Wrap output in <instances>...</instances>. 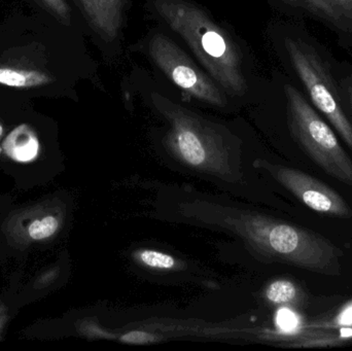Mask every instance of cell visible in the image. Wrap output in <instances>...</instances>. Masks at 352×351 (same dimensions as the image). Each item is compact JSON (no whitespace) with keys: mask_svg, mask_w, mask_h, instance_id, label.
<instances>
[{"mask_svg":"<svg viewBox=\"0 0 352 351\" xmlns=\"http://www.w3.org/2000/svg\"><path fill=\"white\" fill-rule=\"evenodd\" d=\"M345 92H346L347 99H349V103L352 109V76L346 80Z\"/></svg>","mask_w":352,"mask_h":351,"instance_id":"obj_18","label":"cell"},{"mask_svg":"<svg viewBox=\"0 0 352 351\" xmlns=\"http://www.w3.org/2000/svg\"><path fill=\"white\" fill-rule=\"evenodd\" d=\"M345 32L352 33V0H287Z\"/></svg>","mask_w":352,"mask_h":351,"instance_id":"obj_9","label":"cell"},{"mask_svg":"<svg viewBox=\"0 0 352 351\" xmlns=\"http://www.w3.org/2000/svg\"><path fill=\"white\" fill-rule=\"evenodd\" d=\"M265 297L271 304L287 308H303L307 303V295L302 286L287 278L273 280L267 286Z\"/></svg>","mask_w":352,"mask_h":351,"instance_id":"obj_10","label":"cell"},{"mask_svg":"<svg viewBox=\"0 0 352 351\" xmlns=\"http://www.w3.org/2000/svg\"><path fill=\"white\" fill-rule=\"evenodd\" d=\"M292 64L314 106L329 120L352 152V124L343 111L332 74L318 52L299 39H285Z\"/></svg>","mask_w":352,"mask_h":351,"instance_id":"obj_5","label":"cell"},{"mask_svg":"<svg viewBox=\"0 0 352 351\" xmlns=\"http://www.w3.org/2000/svg\"><path fill=\"white\" fill-rule=\"evenodd\" d=\"M95 32L105 41H115L121 32L126 0H76Z\"/></svg>","mask_w":352,"mask_h":351,"instance_id":"obj_8","label":"cell"},{"mask_svg":"<svg viewBox=\"0 0 352 351\" xmlns=\"http://www.w3.org/2000/svg\"><path fill=\"white\" fill-rule=\"evenodd\" d=\"M153 101L170 123L166 144L176 158L201 170L226 171L221 135L208 122L162 95H153Z\"/></svg>","mask_w":352,"mask_h":351,"instance_id":"obj_4","label":"cell"},{"mask_svg":"<svg viewBox=\"0 0 352 351\" xmlns=\"http://www.w3.org/2000/svg\"><path fill=\"white\" fill-rule=\"evenodd\" d=\"M153 61L167 78L184 92L214 106H225L221 91L207 74L195 65L190 58L163 33L153 35L148 43Z\"/></svg>","mask_w":352,"mask_h":351,"instance_id":"obj_6","label":"cell"},{"mask_svg":"<svg viewBox=\"0 0 352 351\" xmlns=\"http://www.w3.org/2000/svg\"><path fill=\"white\" fill-rule=\"evenodd\" d=\"M58 226H59V224H58L57 218H54V216H47L43 220H34L30 225L29 235H30L31 238L36 239V240L47 238L57 231Z\"/></svg>","mask_w":352,"mask_h":351,"instance_id":"obj_15","label":"cell"},{"mask_svg":"<svg viewBox=\"0 0 352 351\" xmlns=\"http://www.w3.org/2000/svg\"><path fill=\"white\" fill-rule=\"evenodd\" d=\"M285 94L289 130L294 139L327 174L352 189V160L332 128L295 87L285 84Z\"/></svg>","mask_w":352,"mask_h":351,"instance_id":"obj_3","label":"cell"},{"mask_svg":"<svg viewBox=\"0 0 352 351\" xmlns=\"http://www.w3.org/2000/svg\"><path fill=\"white\" fill-rule=\"evenodd\" d=\"M136 260L152 269L171 270L175 268L176 260L173 256L153 249H142L136 253Z\"/></svg>","mask_w":352,"mask_h":351,"instance_id":"obj_13","label":"cell"},{"mask_svg":"<svg viewBox=\"0 0 352 351\" xmlns=\"http://www.w3.org/2000/svg\"><path fill=\"white\" fill-rule=\"evenodd\" d=\"M157 12L194 52L215 82L232 96H243L248 84L239 49L231 37L188 0H153Z\"/></svg>","mask_w":352,"mask_h":351,"instance_id":"obj_2","label":"cell"},{"mask_svg":"<svg viewBox=\"0 0 352 351\" xmlns=\"http://www.w3.org/2000/svg\"><path fill=\"white\" fill-rule=\"evenodd\" d=\"M352 328V301L343 306V308L332 317L330 321H316L303 326V329H340Z\"/></svg>","mask_w":352,"mask_h":351,"instance_id":"obj_14","label":"cell"},{"mask_svg":"<svg viewBox=\"0 0 352 351\" xmlns=\"http://www.w3.org/2000/svg\"><path fill=\"white\" fill-rule=\"evenodd\" d=\"M6 148L12 158L26 162L36 156L38 142L26 126H21L6 139Z\"/></svg>","mask_w":352,"mask_h":351,"instance_id":"obj_11","label":"cell"},{"mask_svg":"<svg viewBox=\"0 0 352 351\" xmlns=\"http://www.w3.org/2000/svg\"><path fill=\"white\" fill-rule=\"evenodd\" d=\"M287 191L291 192L304 205L318 214L338 218H351L352 210L347 202L330 185L299 169L258 161Z\"/></svg>","mask_w":352,"mask_h":351,"instance_id":"obj_7","label":"cell"},{"mask_svg":"<svg viewBox=\"0 0 352 351\" xmlns=\"http://www.w3.org/2000/svg\"><path fill=\"white\" fill-rule=\"evenodd\" d=\"M241 235L263 259L326 276L341 274L342 249L322 235L263 214L227 212L221 220Z\"/></svg>","mask_w":352,"mask_h":351,"instance_id":"obj_1","label":"cell"},{"mask_svg":"<svg viewBox=\"0 0 352 351\" xmlns=\"http://www.w3.org/2000/svg\"><path fill=\"white\" fill-rule=\"evenodd\" d=\"M2 132H3V129H2L1 125H0V136H1Z\"/></svg>","mask_w":352,"mask_h":351,"instance_id":"obj_19","label":"cell"},{"mask_svg":"<svg viewBox=\"0 0 352 351\" xmlns=\"http://www.w3.org/2000/svg\"><path fill=\"white\" fill-rule=\"evenodd\" d=\"M47 8L54 12L62 22L69 24L70 8L64 0H43Z\"/></svg>","mask_w":352,"mask_h":351,"instance_id":"obj_16","label":"cell"},{"mask_svg":"<svg viewBox=\"0 0 352 351\" xmlns=\"http://www.w3.org/2000/svg\"><path fill=\"white\" fill-rule=\"evenodd\" d=\"M156 338L153 334L142 331H132L122 336L121 341L128 344H148L154 342Z\"/></svg>","mask_w":352,"mask_h":351,"instance_id":"obj_17","label":"cell"},{"mask_svg":"<svg viewBox=\"0 0 352 351\" xmlns=\"http://www.w3.org/2000/svg\"><path fill=\"white\" fill-rule=\"evenodd\" d=\"M47 74L38 71L0 68V84L16 88L41 86L51 82Z\"/></svg>","mask_w":352,"mask_h":351,"instance_id":"obj_12","label":"cell"}]
</instances>
